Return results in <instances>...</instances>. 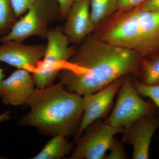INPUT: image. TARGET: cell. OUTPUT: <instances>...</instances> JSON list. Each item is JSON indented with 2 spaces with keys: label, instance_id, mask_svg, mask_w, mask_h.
I'll return each mask as SVG.
<instances>
[{
  "label": "cell",
  "instance_id": "7",
  "mask_svg": "<svg viewBox=\"0 0 159 159\" xmlns=\"http://www.w3.org/2000/svg\"><path fill=\"white\" fill-rule=\"evenodd\" d=\"M125 129L116 127L106 122L97 120L80 137L70 159H102L109 150L115 136L124 133Z\"/></svg>",
  "mask_w": 159,
  "mask_h": 159
},
{
  "label": "cell",
  "instance_id": "12",
  "mask_svg": "<svg viewBox=\"0 0 159 159\" xmlns=\"http://www.w3.org/2000/svg\"><path fill=\"white\" fill-rule=\"evenodd\" d=\"M30 73L27 70L17 69L3 80L0 98L4 105L15 107L26 105L36 89Z\"/></svg>",
  "mask_w": 159,
  "mask_h": 159
},
{
  "label": "cell",
  "instance_id": "5",
  "mask_svg": "<svg viewBox=\"0 0 159 159\" xmlns=\"http://www.w3.org/2000/svg\"><path fill=\"white\" fill-rule=\"evenodd\" d=\"M46 39L47 44L42 61L32 73L37 89H44L53 84L76 48L70 45L71 43L62 27L50 28Z\"/></svg>",
  "mask_w": 159,
  "mask_h": 159
},
{
  "label": "cell",
  "instance_id": "23",
  "mask_svg": "<svg viewBox=\"0 0 159 159\" xmlns=\"http://www.w3.org/2000/svg\"><path fill=\"white\" fill-rule=\"evenodd\" d=\"M10 118H11V116H10V111H6L0 115V123L9 120L10 119Z\"/></svg>",
  "mask_w": 159,
  "mask_h": 159
},
{
  "label": "cell",
  "instance_id": "9",
  "mask_svg": "<svg viewBox=\"0 0 159 159\" xmlns=\"http://www.w3.org/2000/svg\"><path fill=\"white\" fill-rule=\"evenodd\" d=\"M46 44L26 45L11 40L1 43L0 61L17 69L32 73L37 68L45 52Z\"/></svg>",
  "mask_w": 159,
  "mask_h": 159
},
{
  "label": "cell",
  "instance_id": "4",
  "mask_svg": "<svg viewBox=\"0 0 159 159\" xmlns=\"http://www.w3.org/2000/svg\"><path fill=\"white\" fill-rule=\"evenodd\" d=\"M59 19L57 0H39L15 23L9 32L0 38V43L11 40L24 42L33 36L46 38L50 26Z\"/></svg>",
  "mask_w": 159,
  "mask_h": 159
},
{
  "label": "cell",
  "instance_id": "10",
  "mask_svg": "<svg viewBox=\"0 0 159 159\" xmlns=\"http://www.w3.org/2000/svg\"><path fill=\"white\" fill-rule=\"evenodd\" d=\"M159 127V116L155 112L138 119L125 129L122 141L132 146V159L149 158L151 142Z\"/></svg>",
  "mask_w": 159,
  "mask_h": 159
},
{
  "label": "cell",
  "instance_id": "1",
  "mask_svg": "<svg viewBox=\"0 0 159 159\" xmlns=\"http://www.w3.org/2000/svg\"><path fill=\"white\" fill-rule=\"evenodd\" d=\"M77 46L57 77L70 92L83 96L127 75L138 76L142 58L136 51L107 42L93 33Z\"/></svg>",
  "mask_w": 159,
  "mask_h": 159
},
{
  "label": "cell",
  "instance_id": "8",
  "mask_svg": "<svg viewBox=\"0 0 159 159\" xmlns=\"http://www.w3.org/2000/svg\"><path fill=\"white\" fill-rule=\"evenodd\" d=\"M123 77L96 93L82 96L84 109L75 139H79L85 129L93 122L106 117L122 84Z\"/></svg>",
  "mask_w": 159,
  "mask_h": 159
},
{
  "label": "cell",
  "instance_id": "22",
  "mask_svg": "<svg viewBox=\"0 0 159 159\" xmlns=\"http://www.w3.org/2000/svg\"><path fill=\"white\" fill-rule=\"evenodd\" d=\"M139 7L145 11H159V0H148Z\"/></svg>",
  "mask_w": 159,
  "mask_h": 159
},
{
  "label": "cell",
  "instance_id": "16",
  "mask_svg": "<svg viewBox=\"0 0 159 159\" xmlns=\"http://www.w3.org/2000/svg\"><path fill=\"white\" fill-rule=\"evenodd\" d=\"M16 19L11 0H0V31L2 34L10 31L17 21Z\"/></svg>",
  "mask_w": 159,
  "mask_h": 159
},
{
  "label": "cell",
  "instance_id": "6",
  "mask_svg": "<svg viewBox=\"0 0 159 159\" xmlns=\"http://www.w3.org/2000/svg\"><path fill=\"white\" fill-rule=\"evenodd\" d=\"M129 76L123 77L113 109L105 121L125 130L138 119L156 111L155 106L142 99Z\"/></svg>",
  "mask_w": 159,
  "mask_h": 159
},
{
  "label": "cell",
  "instance_id": "18",
  "mask_svg": "<svg viewBox=\"0 0 159 159\" xmlns=\"http://www.w3.org/2000/svg\"><path fill=\"white\" fill-rule=\"evenodd\" d=\"M124 142H120L114 138L110 148V151L108 155L106 156V159H125L128 158L124 146Z\"/></svg>",
  "mask_w": 159,
  "mask_h": 159
},
{
  "label": "cell",
  "instance_id": "3",
  "mask_svg": "<svg viewBox=\"0 0 159 159\" xmlns=\"http://www.w3.org/2000/svg\"><path fill=\"white\" fill-rule=\"evenodd\" d=\"M97 37L136 51L142 58L159 54V11H145L138 7L118 10L97 27Z\"/></svg>",
  "mask_w": 159,
  "mask_h": 159
},
{
  "label": "cell",
  "instance_id": "25",
  "mask_svg": "<svg viewBox=\"0 0 159 159\" xmlns=\"http://www.w3.org/2000/svg\"><path fill=\"white\" fill-rule=\"evenodd\" d=\"M1 34H2V33H1V31H0V35H1Z\"/></svg>",
  "mask_w": 159,
  "mask_h": 159
},
{
  "label": "cell",
  "instance_id": "17",
  "mask_svg": "<svg viewBox=\"0 0 159 159\" xmlns=\"http://www.w3.org/2000/svg\"><path fill=\"white\" fill-rule=\"evenodd\" d=\"M133 83L135 88L142 97L149 98L159 108V84L146 85L137 79H134Z\"/></svg>",
  "mask_w": 159,
  "mask_h": 159
},
{
  "label": "cell",
  "instance_id": "11",
  "mask_svg": "<svg viewBox=\"0 0 159 159\" xmlns=\"http://www.w3.org/2000/svg\"><path fill=\"white\" fill-rule=\"evenodd\" d=\"M65 20L63 31L71 43L75 45H79L96 30L91 18L89 0H76Z\"/></svg>",
  "mask_w": 159,
  "mask_h": 159
},
{
  "label": "cell",
  "instance_id": "14",
  "mask_svg": "<svg viewBox=\"0 0 159 159\" xmlns=\"http://www.w3.org/2000/svg\"><path fill=\"white\" fill-rule=\"evenodd\" d=\"M91 18L96 29L119 9L118 0H89Z\"/></svg>",
  "mask_w": 159,
  "mask_h": 159
},
{
  "label": "cell",
  "instance_id": "13",
  "mask_svg": "<svg viewBox=\"0 0 159 159\" xmlns=\"http://www.w3.org/2000/svg\"><path fill=\"white\" fill-rule=\"evenodd\" d=\"M66 137L57 135L53 136L41 151L31 159H60L68 154L72 146Z\"/></svg>",
  "mask_w": 159,
  "mask_h": 159
},
{
  "label": "cell",
  "instance_id": "24",
  "mask_svg": "<svg viewBox=\"0 0 159 159\" xmlns=\"http://www.w3.org/2000/svg\"><path fill=\"white\" fill-rule=\"evenodd\" d=\"M4 77H5L4 70L0 67V97H1V84H2V81L4 80Z\"/></svg>",
  "mask_w": 159,
  "mask_h": 159
},
{
  "label": "cell",
  "instance_id": "20",
  "mask_svg": "<svg viewBox=\"0 0 159 159\" xmlns=\"http://www.w3.org/2000/svg\"><path fill=\"white\" fill-rule=\"evenodd\" d=\"M148 0H118V10H129L138 7Z\"/></svg>",
  "mask_w": 159,
  "mask_h": 159
},
{
  "label": "cell",
  "instance_id": "2",
  "mask_svg": "<svg viewBox=\"0 0 159 159\" xmlns=\"http://www.w3.org/2000/svg\"><path fill=\"white\" fill-rule=\"evenodd\" d=\"M26 105L30 111L19 124L53 136H68L78 129L84 109L82 96L68 91L59 82L36 88Z\"/></svg>",
  "mask_w": 159,
  "mask_h": 159
},
{
  "label": "cell",
  "instance_id": "19",
  "mask_svg": "<svg viewBox=\"0 0 159 159\" xmlns=\"http://www.w3.org/2000/svg\"><path fill=\"white\" fill-rule=\"evenodd\" d=\"M39 0H11L12 9L16 17H20L34 3Z\"/></svg>",
  "mask_w": 159,
  "mask_h": 159
},
{
  "label": "cell",
  "instance_id": "21",
  "mask_svg": "<svg viewBox=\"0 0 159 159\" xmlns=\"http://www.w3.org/2000/svg\"><path fill=\"white\" fill-rule=\"evenodd\" d=\"M59 5L60 19L65 20L71 6L76 0H57Z\"/></svg>",
  "mask_w": 159,
  "mask_h": 159
},
{
  "label": "cell",
  "instance_id": "15",
  "mask_svg": "<svg viewBox=\"0 0 159 159\" xmlns=\"http://www.w3.org/2000/svg\"><path fill=\"white\" fill-rule=\"evenodd\" d=\"M138 77L143 84H159V54L142 58Z\"/></svg>",
  "mask_w": 159,
  "mask_h": 159
}]
</instances>
